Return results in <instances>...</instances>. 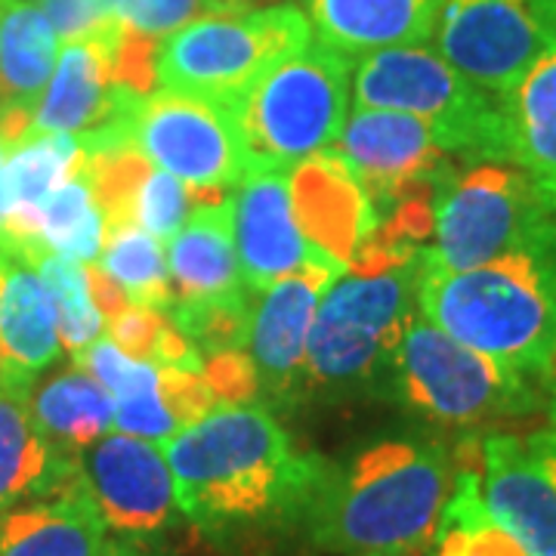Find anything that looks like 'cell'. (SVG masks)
<instances>
[{"label":"cell","mask_w":556,"mask_h":556,"mask_svg":"<svg viewBox=\"0 0 556 556\" xmlns=\"http://www.w3.org/2000/svg\"><path fill=\"white\" fill-rule=\"evenodd\" d=\"M179 514L201 532H241L303 517L325 460L300 452L278 417L260 405H223L167 439Z\"/></svg>","instance_id":"obj_1"},{"label":"cell","mask_w":556,"mask_h":556,"mask_svg":"<svg viewBox=\"0 0 556 556\" xmlns=\"http://www.w3.org/2000/svg\"><path fill=\"white\" fill-rule=\"evenodd\" d=\"M455 477L457 452L439 439H380L325 464L303 519L331 556H430Z\"/></svg>","instance_id":"obj_2"},{"label":"cell","mask_w":556,"mask_h":556,"mask_svg":"<svg viewBox=\"0 0 556 556\" xmlns=\"http://www.w3.org/2000/svg\"><path fill=\"white\" fill-rule=\"evenodd\" d=\"M417 313L519 375L547 383L556 356V236L473 269L424 260Z\"/></svg>","instance_id":"obj_3"},{"label":"cell","mask_w":556,"mask_h":556,"mask_svg":"<svg viewBox=\"0 0 556 556\" xmlns=\"http://www.w3.org/2000/svg\"><path fill=\"white\" fill-rule=\"evenodd\" d=\"M350 60L309 40L226 102L248 170H291L331 149L350 112Z\"/></svg>","instance_id":"obj_4"},{"label":"cell","mask_w":556,"mask_h":556,"mask_svg":"<svg viewBox=\"0 0 556 556\" xmlns=\"http://www.w3.org/2000/svg\"><path fill=\"white\" fill-rule=\"evenodd\" d=\"M420 257L387 273H343L318 300L306 340L303 393H358L393 368L417 318Z\"/></svg>","instance_id":"obj_5"},{"label":"cell","mask_w":556,"mask_h":556,"mask_svg":"<svg viewBox=\"0 0 556 556\" xmlns=\"http://www.w3.org/2000/svg\"><path fill=\"white\" fill-rule=\"evenodd\" d=\"M393 396L445 430H492L535 415L547 383L445 334L417 313L393 356Z\"/></svg>","instance_id":"obj_6"},{"label":"cell","mask_w":556,"mask_h":556,"mask_svg":"<svg viewBox=\"0 0 556 556\" xmlns=\"http://www.w3.org/2000/svg\"><path fill=\"white\" fill-rule=\"evenodd\" d=\"M353 100L356 109H390L427 121L448 155L510 161L501 100L424 43L362 56L353 72Z\"/></svg>","instance_id":"obj_7"},{"label":"cell","mask_w":556,"mask_h":556,"mask_svg":"<svg viewBox=\"0 0 556 556\" xmlns=\"http://www.w3.org/2000/svg\"><path fill=\"white\" fill-rule=\"evenodd\" d=\"M556 236V211L522 167L479 161L439 182L433 244L424 260L439 269H473Z\"/></svg>","instance_id":"obj_8"},{"label":"cell","mask_w":556,"mask_h":556,"mask_svg":"<svg viewBox=\"0 0 556 556\" xmlns=\"http://www.w3.org/2000/svg\"><path fill=\"white\" fill-rule=\"evenodd\" d=\"M313 40L298 3H273L248 13H207L159 43V87L229 102L278 60Z\"/></svg>","instance_id":"obj_9"},{"label":"cell","mask_w":556,"mask_h":556,"mask_svg":"<svg viewBox=\"0 0 556 556\" xmlns=\"http://www.w3.org/2000/svg\"><path fill=\"white\" fill-rule=\"evenodd\" d=\"M130 142L149 164L182 179L199 195V207L223 201V192L248 174L229 105L207 97L152 90L134 109Z\"/></svg>","instance_id":"obj_10"},{"label":"cell","mask_w":556,"mask_h":556,"mask_svg":"<svg viewBox=\"0 0 556 556\" xmlns=\"http://www.w3.org/2000/svg\"><path fill=\"white\" fill-rule=\"evenodd\" d=\"M433 38L442 60L501 100L556 40V0H445Z\"/></svg>","instance_id":"obj_11"},{"label":"cell","mask_w":556,"mask_h":556,"mask_svg":"<svg viewBox=\"0 0 556 556\" xmlns=\"http://www.w3.org/2000/svg\"><path fill=\"white\" fill-rule=\"evenodd\" d=\"M479 482L492 517L529 556H556V427L479 439Z\"/></svg>","instance_id":"obj_12"},{"label":"cell","mask_w":556,"mask_h":556,"mask_svg":"<svg viewBox=\"0 0 556 556\" xmlns=\"http://www.w3.org/2000/svg\"><path fill=\"white\" fill-rule=\"evenodd\" d=\"M80 482L121 541H152L179 519L174 473L155 442L109 433L80 455Z\"/></svg>","instance_id":"obj_13"},{"label":"cell","mask_w":556,"mask_h":556,"mask_svg":"<svg viewBox=\"0 0 556 556\" xmlns=\"http://www.w3.org/2000/svg\"><path fill=\"white\" fill-rule=\"evenodd\" d=\"M334 149L365 186L378 217L408 189L442 182L455 170L427 121L390 109H353Z\"/></svg>","instance_id":"obj_14"},{"label":"cell","mask_w":556,"mask_h":556,"mask_svg":"<svg viewBox=\"0 0 556 556\" xmlns=\"http://www.w3.org/2000/svg\"><path fill=\"white\" fill-rule=\"evenodd\" d=\"M232 236L241 285L251 298L278 278L309 266H325L340 276L346 273L300 236L285 170H248L241 177L232 189Z\"/></svg>","instance_id":"obj_15"},{"label":"cell","mask_w":556,"mask_h":556,"mask_svg":"<svg viewBox=\"0 0 556 556\" xmlns=\"http://www.w3.org/2000/svg\"><path fill=\"white\" fill-rule=\"evenodd\" d=\"M121 35H124V22H115L93 38L72 40L62 47L53 78L31 112L25 139L43 137V134L87 137L127 118L137 109L142 97L118 87L112 68Z\"/></svg>","instance_id":"obj_16"},{"label":"cell","mask_w":556,"mask_h":556,"mask_svg":"<svg viewBox=\"0 0 556 556\" xmlns=\"http://www.w3.org/2000/svg\"><path fill=\"white\" fill-rule=\"evenodd\" d=\"M334 278H340L334 269L309 266L278 278L276 285L254 294L257 303L251 306L244 353L257 368L260 396L288 402L303 393L309 328L318 300Z\"/></svg>","instance_id":"obj_17"},{"label":"cell","mask_w":556,"mask_h":556,"mask_svg":"<svg viewBox=\"0 0 556 556\" xmlns=\"http://www.w3.org/2000/svg\"><path fill=\"white\" fill-rule=\"evenodd\" d=\"M291 214L300 236L350 269L356 251L378 232L380 217L338 149H321L288 170Z\"/></svg>","instance_id":"obj_18"},{"label":"cell","mask_w":556,"mask_h":556,"mask_svg":"<svg viewBox=\"0 0 556 556\" xmlns=\"http://www.w3.org/2000/svg\"><path fill=\"white\" fill-rule=\"evenodd\" d=\"M60 60V35L35 0L0 7V139L7 152L28 137L31 112Z\"/></svg>","instance_id":"obj_19"},{"label":"cell","mask_w":556,"mask_h":556,"mask_svg":"<svg viewBox=\"0 0 556 556\" xmlns=\"http://www.w3.org/2000/svg\"><path fill=\"white\" fill-rule=\"evenodd\" d=\"M313 35L346 60L417 47L437 31L445 0H298Z\"/></svg>","instance_id":"obj_20"},{"label":"cell","mask_w":556,"mask_h":556,"mask_svg":"<svg viewBox=\"0 0 556 556\" xmlns=\"http://www.w3.org/2000/svg\"><path fill=\"white\" fill-rule=\"evenodd\" d=\"M60 309L50 285L0 251V378L31 380L60 358Z\"/></svg>","instance_id":"obj_21"},{"label":"cell","mask_w":556,"mask_h":556,"mask_svg":"<svg viewBox=\"0 0 556 556\" xmlns=\"http://www.w3.org/2000/svg\"><path fill=\"white\" fill-rule=\"evenodd\" d=\"M80 477V460L60 455L31 417V380L0 378V514L53 495Z\"/></svg>","instance_id":"obj_22"},{"label":"cell","mask_w":556,"mask_h":556,"mask_svg":"<svg viewBox=\"0 0 556 556\" xmlns=\"http://www.w3.org/2000/svg\"><path fill=\"white\" fill-rule=\"evenodd\" d=\"M109 529L80 477L0 514V556H105Z\"/></svg>","instance_id":"obj_23"},{"label":"cell","mask_w":556,"mask_h":556,"mask_svg":"<svg viewBox=\"0 0 556 556\" xmlns=\"http://www.w3.org/2000/svg\"><path fill=\"white\" fill-rule=\"evenodd\" d=\"M510 164L522 167L556 211V40L501 97Z\"/></svg>","instance_id":"obj_24"},{"label":"cell","mask_w":556,"mask_h":556,"mask_svg":"<svg viewBox=\"0 0 556 556\" xmlns=\"http://www.w3.org/2000/svg\"><path fill=\"white\" fill-rule=\"evenodd\" d=\"M167 266L177 298H219L244 291L232 236V195L192 211L170 239Z\"/></svg>","instance_id":"obj_25"},{"label":"cell","mask_w":556,"mask_h":556,"mask_svg":"<svg viewBox=\"0 0 556 556\" xmlns=\"http://www.w3.org/2000/svg\"><path fill=\"white\" fill-rule=\"evenodd\" d=\"M31 417L40 437L60 455L75 457L115 430V399L84 368H68L31 393Z\"/></svg>","instance_id":"obj_26"},{"label":"cell","mask_w":556,"mask_h":556,"mask_svg":"<svg viewBox=\"0 0 556 556\" xmlns=\"http://www.w3.org/2000/svg\"><path fill=\"white\" fill-rule=\"evenodd\" d=\"M457 452L455 489L439 519L433 554L442 556H529L485 507L479 482V439L467 437Z\"/></svg>","instance_id":"obj_27"},{"label":"cell","mask_w":556,"mask_h":556,"mask_svg":"<svg viewBox=\"0 0 556 556\" xmlns=\"http://www.w3.org/2000/svg\"><path fill=\"white\" fill-rule=\"evenodd\" d=\"M35 229L47 251L78 260V263H97L102 254V241H105V219L93 199L84 161L78 164V170L43 201Z\"/></svg>","instance_id":"obj_28"},{"label":"cell","mask_w":556,"mask_h":556,"mask_svg":"<svg viewBox=\"0 0 556 556\" xmlns=\"http://www.w3.org/2000/svg\"><path fill=\"white\" fill-rule=\"evenodd\" d=\"M164 241L149 236L137 223L109 229L102 241L100 266L121 285L130 303L167 309L174 294L170 266L164 257Z\"/></svg>","instance_id":"obj_29"},{"label":"cell","mask_w":556,"mask_h":556,"mask_svg":"<svg viewBox=\"0 0 556 556\" xmlns=\"http://www.w3.org/2000/svg\"><path fill=\"white\" fill-rule=\"evenodd\" d=\"M105 328H109V340L118 346L124 356L152 362L159 368L204 371V356L179 334L164 309L142 306V303H127L118 316L105 321Z\"/></svg>","instance_id":"obj_30"},{"label":"cell","mask_w":556,"mask_h":556,"mask_svg":"<svg viewBox=\"0 0 556 556\" xmlns=\"http://www.w3.org/2000/svg\"><path fill=\"white\" fill-rule=\"evenodd\" d=\"M248 291L219 294V298H174L164 309L182 338L189 340L201 356L244 350L251 303Z\"/></svg>","instance_id":"obj_31"},{"label":"cell","mask_w":556,"mask_h":556,"mask_svg":"<svg viewBox=\"0 0 556 556\" xmlns=\"http://www.w3.org/2000/svg\"><path fill=\"white\" fill-rule=\"evenodd\" d=\"M40 278L50 285L56 309H60V340L62 346L78 358L87 353L105 331V318L97 309V303L90 298V285H87V273L84 263L78 260L62 257L53 251H43L35 263Z\"/></svg>","instance_id":"obj_32"},{"label":"cell","mask_w":556,"mask_h":556,"mask_svg":"<svg viewBox=\"0 0 556 556\" xmlns=\"http://www.w3.org/2000/svg\"><path fill=\"white\" fill-rule=\"evenodd\" d=\"M84 170H87L93 199L100 204L102 219H105V232L127 226V223H137L134 207H137L139 186L152 170L149 159L137 146H118V149H105L97 155H84Z\"/></svg>","instance_id":"obj_33"},{"label":"cell","mask_w":556,"mask_h":556,"mask_svg":"<svg viewBox=\"0 0 556 556\" xmlns=\"http://www.w3.org/2000/svg\"><path fill=\"white\" fill-rule=\"evenodd\" d=\"M195 207H199L195 192L174 174L155 167L139 186L134 219L149 236H155L159 241H170L182 229V223L192 217Z\"/></svg>","instance_id":"obj_34"},{"label":"cell","mask_w":556,"mask_h":556,"mask_svg":"<svg viewBox=\"0 0 556 556\" xmlns=\"http://www.w3.org/2000/svg\"><path fill=\"white\" fill-rule=\"evenodd\" d=\"M207 0H121V22L149 40L170 38L182 25L207 16Z\"/></svg>","instance_id":"obj_35"},{"label":"cell","mask_w":556,"mask_h":556,"mask_svg":"<svg viewBox=\"0 0 556 556\" xmlns=\"http://www.w3.org/2000/svg\"><path fill=\"white\" fill-rule=\"evenodd\" d=\"M62 43L87 40L121 22V0H35Z\"/></svg>","instance_id":"obj_36"},{"label":"cell","mask_w":556,"mask_h":556,"mask_svg":"<svg viewBox=\"0 0 556 556\" xmlns=\"http://www.w3.org/2000/svg\"><path fill=\"white\" fill-rule=\"evenodd\" d=\"M161 371V396L170 415L177 417L179 430L192 427L195 420L211 415L219 402L204 378V371H189V368H159Z\"/></svg>","instance_id":"obj_37"},{"label":"cell","mask_w":556,"mask_h":556,"mask_svg":"<svg viewBox=\"0 0 556 556\" xmlns=\"http://www.w3.org/2000/svg\"><path fill=\"white\" fill-rule=\"evenodd\" d=\"M204 378L223 405H248L260 399L257 368L244 350L214 353L204 358Z\"/></svg>","instance_id":"obj_38"},{"label":"cell","mask_w":556,"mask_h":556,"mask_svg":"<svg viewBox=\"0 0 556 556\" xmlns=\"http://www.w3.org/2000/svg\"><path fill=\"white\" fill-rule=\"evenodd\" d=\"M84 273H87V285H90V298H93V303H97V309H100L105 321L112 316H118L121 309L130 303L127 294L121 291L118 281L109 276L100 263H84Z\"/></svg>","instance_id":"obj_39"},{"label":"cell","mask_w":556,"mask_h":556,"mask_svg":"<svg viewBox=\"0 0 556 556\" xmlns=\"http://www.w3.org/2000/svg\"><path fill=\"white\" fill-rule=\"evenodd\" d=\"M278 0H207L211 13H248V10H260V7H273Z\"/></svg>","instance_id":"obj_40"},{"label":"cell","mask_w":556,"mask_h":556,"mask_svg":"<svg viewBox=\"0 0 556 556\" xmlns=\"http://www.w3.org/2000/svg\"><path fill=\"white\" fill-rule=\"evenodd\" d=\"M3 164H7V142L0 139V226L10 214V195H7V179H3Z\"/></svg>","instance_id":"obj_41"},{"label":"cell","mask_w":556,"mask_h":556,"mask_svg":"<svg viewBox=\"0 0 556 556\" xmlns=\"http://www.w3.org/2000/svg\"><path fill=\"white\" fill-rule=\"evenodd\" d=\"M105 556H142V551H137V544H130V541H109V547H105Z\"/></svg>","instance_id":"obj_42"},{"label":"cell","mask_w":556,"mask_h":556,"mask_svg":"<svg viewBox=\"0 0 556 556\" xmlns=\"http://www.w3.org/2000/svg\"><path fill=\"white\" fill-rule=\"evenodd\" d=\"M547 415H551V424L556 427V356L554 365H551V378H547Z\"/></svg>","instance_id":"obj_43"},{"label":"cell","mask_w":556,"mask_h":556,"mask_svg":"<svg viewBox=\"0 0 556 556\" xmlns=\"http://www.w3.org/2000/svg\"><path fill=\"white\" fill-rule=\"evenodd\" d=\"M3 3H7V0H0V7H3Z\"/></svg>","instance_id":"obj_44"},{"label":"cell","mask_w":556,"mask_h":556,"mask_svg":"<svg viewBox=\"0 0 556 556\" xmlns=\"http://www.w3.org/2000/svg\"><path fill=\"white\" fill-rule=\"evenodd\" d=\"M430 556H442V554H430Z\"/></svg>","instance_id":"obj_45"}]
</instances>
